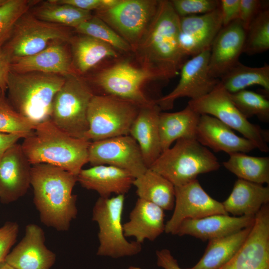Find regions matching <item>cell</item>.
<instances>
[{"label": "cell", "instance_id": "cell-41", "mask_svg": "<svg viewBox=\"0 0 269 269\" xmlns=\"http://www.w3.org/2000/svg\"><path fill=\"white\" fill-rule=\"evenodd\" d=\"M268 7L267 1L260 0H240L238 20L246 31L255 18Z\"/></svg>", "mask_w": 269, "mask_h": 269}, {"label": "cell", "instance_id": "cell-36", "mask_svg": "<svg viewBox=\"0 0 269 269\" xmlns=\"http://www.w3.org/2000/svg\"><path fill=\"white\" fill-rule=\"evenodd\" d=\"M264 8L248 28L243 52L253 55L269 49V9Z\"/></svg>", "mask_w": 269, "mask_h": 269}, {"label": "cell", "instance_id": "cell-45", "mask_svg": "<svg viewBox=\"0 0 269 269\" xmlns=\"http://www.w3.org/2000/svg\"><path fill=\"white\" fill-rule=\"evenodd\" d=\"M59 3L67 4L77 8L91 11L100 10L102 0H54Z\"/></svg>", "mask_w": 269, "mask_h": 269}, {"label": "cell", "instance_id": "cell-40", "mask_svg": "<svg viewBox=\"0 0 269 269\" xmlns=\"http://www.w3.org/2000/svg\"><path fill=\"white\" fill-rule=\"evenodd\" d=\"M172 7L180 17L200 15L211 12L220 6L218 0H171Z\"/></svg>", "mask_w": 269, "mask_h": 269}, {"label": "cell", "instance_id": "cell-51", "mask_svg": "<svg viewBox=\"0 0 269 269\" xmlns=\"http://www.w3.org/2000/svg\"><path fill=\"white\" fill-rule=\"evenodd\" d=\"M2 93H3L2 92V90H1V89L0 88V96ZM4 94H5V93H4Z\"/></svg>", "mask_w": 269, "mask_h": 269}, {"label": "cell", "instance_id": "cell-49", "mask_svg": "<svg viewBox=\"0 0 269 269\" xmlns=\"http://www.w3.org/2000/svg\"><path fill=\"white\" fill-rule=\"evenodd\" d=\"M7 0H0V6L4 4Z\"/></svg>", "mask_w": 269, "mask_h": 269}, {"label": "cell", "instance_id": "cell-43", "mask_svg": "<svg viewBox=\"0 0 269 269\" xmlns=\"http://www.w3.org/2000/svg\"><path fill=\"white\" fill-rule=\"evenodd\" d=\"M240 0H221L220 8L223 27L239 19Z\"/></svg>", "mask_w": 269, "mask_h": 269}, {"label": "cell", "instance_id": "cell-6", "mask_svg": "<svg viewBox=\"0 0 269 269\" xmlns=\"http://www.w3.org/2000/svg\"><path fill=\"white\" fill-rule=\"evenodd\" d=\"M95 93L79 75L65 76L53 100L50 120L58 129L77 138H84L88 130L87 111Z\"/></svg>", "mask_w": 269, "mask_h": 269}, {"label": "cell", "instance_id": "cell-7", "mask_svg": "<svg viewBox=\"0 0 269 269\" xmlns=\"http://www.w3.org/2000/svg\"><path fill=\"white\" fill-rule=\"evenodd\" d=\"M141 106L115 96L95 94L88 108L89 129L84 138L90 141L129 135Z\"/></svg>", "mask_w": 269, "mask_h": 269}, {"label": "cell", "instance_id": "cell-39", "mask_svg": "<svg viewBox=\"0 0 269 269\" xmlns=\"http://www.w3.org/2000/svg\"><path fill=\"white\" fill-rule=\"evenodd\" d=\"M38 1L7 0L0 6V48L9 38L17 20Z\"/></svg>", "mask_w": 269, "mask_h": 269}, {"label": "cell", "instance_id": "cell-25", "mask_svg": "<svg viewBox=\"0 0 269 269\" xmlns=\"http://www.w3.org/2000/svg\"><path fill=\"white\" fill-rule=\"evenodd\" d=\"M161 111L155 102L141 106L129 132V135L137 143L147 168L162 152L158 128Z\"/></svg>", "mask_w": 269, "mask_h": 269}, {"label": "cell", "instance_id": "cell-37", "mask_svg": "<svg viewBox=\"0 0 269 269\" xmlns=\"http://www.w3.org/2000/svg\"><path fill=\"white\" fill-rule=\"evenodd\" d=\"M229 94L234 105L246 119L256 116L263 122H269V101L266 96L246 89Z\"/></svg>", "mask_w": 269, "mask_h": 269}, {"label": "cell", "instance_id": "cell-5", "mask_svg": "<svg viewBox=\"0 0 269 269\" xmlns=\"http://www.w3.org/2000/svg\"><path fill=\"white\" fill-rule=\"evenodd\" d=\"M220 167L216 156L196 139L181 138L162 152L148 168L176 187L196 179L199 174L216 171Z\"/></svg>", "mask_w": 269, "mask_h": 269}, {"label": "cell", "instance_id": "cell-47", "mask_svg": "<svg viewBox=\"0 0 269 269\" xmlns=\"http://www.w3.org/2000/svg\"><path fill=\"white\" fill-rule=\"evenodd\" d=\"M21 138L23 137L18 134L0 133V159L6 150Z\"/></svg>", "mask_w": 269, "mask_h": 269}, {"label": "cell", "instance_id": "cell-15", "mask_svg": "<svg viewBox=\"0 0 269 269\" xmlns=\"http://www.w3.org/2000/svg\"><path fill=\"white\" fill-rule=\"evenodd\" d=\"M174 188V211L165 223L166 233L175 235L179 225L186 219H197L215 214H228L222 202L210 196L197 179Z\"/></svg>", "mask_w": 269, "mask_h": 269}, {"label": "cell", "instance_id": "cell-12", "mask_svg": "<svg viewBox=\"0 0 269 269\" xmlns=\"http://www.w3.org/2000/svg\"><path fill=\"white\" fill-rule=\"evenodd\" d=\"M157 0H121L115 6L96 11L97 16L122 37L132 51L140 41L157 8Z\"/></svg>", "mask_w": 269, "mask_h": 269}, {"label": "cell", "instance_id": "cell-48", "mask_svg": "<svg viewBox=\"0 0 269 269\" xmlns=\"http://www.w3.org/2000/svg\"><path fill=\"white\" fill-rule=\"evenodd\" d=\"M0 269H16L12 267L4 261H2L0 263Z\"/></svg>", "mask_w": 269, "mask_h": 269}, {"label": "cell", "instance_id": "cell-27", "mask_svg": "<svg viewBox=\"0 0 269 269\" xmlns=\"http://www.w3.org/2000/svg\"><path fill=\"white\" fill-rule=\"evenodd\" d=\"M269 202V187L238 179L229 197L222 204L234 216H255Z\"/></svg>", "mask_w": 269, "mask_h": 269}, {"label": "cell", "instance_id": "cell-46", "mask_svg": "<svg viewBox=\"0 0 269 269\" xmlns=\"http://www.w3.org/2000/svg\"><path fill=\"white\" fill-rule=\"evenodd\" d=\"M10 60L2 48H0V88L3 93L7 91V79L10 71Z\"/></svg>", "mask_w": 269, "mask_h": 269}, {"label": "cell", "instance_id": "cell-50", "mask_svg": "<svg viewBox=\"0 0 269 269\" xmlns=\"http://www.w3.org/2000/svg\"><path fill=\"white\" fill-rule=\"evenodd\" d=\"M128 269H141L140 268L138 267H130Z\"/></svg>", "mask_w": 269, "mask_h": 269}, {"label": "cell", "instance_id": "cell-19", "mask_svg": "<svg viewBox=\"0 0 269 269\" xmlns=\"http://www.w3.org/2000/svg\"><path fill=\"white\" fill-rule=\"evenodd\" d=\"M246 33L239 20L221 28L210 50L208 72L211 77L219 79L239 62Z\"/></svg>", "mask_w": 269, "mask_h": 269}, {"label": "cell", "instance_id": "cell-2", "mask_svg": "<svg viewBox=\"0 0 269 269\" xmlns=\"http://www.w3.org/2000/svg\"><path fill=\"white\" fill-rule=\"evenodd\" d=\"M77 176L46 163L31 165L30 185L40 220L49 227L66 231L77 215V196L73 194Z\"/></svg>", "mask_w": 269, "mask_h": 269}, {"label": "cell", "instance_id": "cell-16", "mask_svg": "<svg viewBox=\"0 0 269 269\" xmlns=\"http://www.w3.org/2000/svg\"><path fill=\"white\" fill-rule=\"evenodd\" d=\"M219 269H269V205L255 216L250 232L233 257Z\"/></svg>", "mask_w": 269, "mask_h": 269}, {"label": "cell", "instance_id": "cell-32", "mask_svg": "<svg viewBox=\"0 0 269 269\" xmlns=\"http://www.w3.org/2000/svg\"><path fill=\"white\" fill-rule=\"evenodd\" d=\"M220 83L230 94L245 90L254 85L261 86L269 94V65L252 67L239 62L220 79Z\"/></svg>", "mask_w": 269, "mask_h": 269}, {"label": "cell", "instance_id": "cell-34", "mask_svg": "<svg viewBox=\"0 0 269 269\" xmlns=\"http://www.w3.org/2000/svg\"><path fill=\"white\" fill-rule=\"evenodd\" d=\"M36 18L46 22L75 28L93 16L91 11L49 0L37 6L32 12Z\"/></svg>", "mask_w": 269, "mask_h": 269}, {"label": "cell", "instance_id": "cell-22", "mask_svg": "<svg viewBox=\"0 0 269 269\" xmlns=\"http://www.w3.org/2000/svg\"><path fill=\"white\" fill-rule=\"evenodd\" d=\"M233 130L217 118L203 114L200 115L196 139L215 152L224 151L229 154L246 153L256 148L252 141L238 136Z\"/></svg>", "mask_w": 269, "mask_h": 269}, {"label": "cell", "instance_id": "cell-18", "mask_svg": "<svg viewBox=\"0 0 269 269\" xmlns=\"http://www.w3.org/2000/svg\"><path fill=\"white\" fill-rule=\"evenodd\" d=\"M31 165L21 145L8 148L0 159V201L9 204L24 195L30 185Z\"/></svg>", "mask_w": 269, "mask_h": 269}, {"label": "cell", "instance_id": "cell-4", "mask_svg": "<svg viewBox=\"0 0 269 269\" xmlns=\"http://www.w3.org/2000/svg\"><path fill=\"white\" fill-rule=\"evenodd\" d=\"M65 80L58 74L10 70L7 98L16 111L38 125L49 119L53 99Z\"/></svg>", "mask_w": 269, "mask_h": 269}, {"label": "cell", "instance_id": "cell-38", "mask_svg": "<svg viewBox=\"0 0 269 269\" xmlns=\"http://www.w3.org/2000/svg\"><path fill=\"white\" fill-rule=\"evenodd\" d=\"M37 125L16 111L5 94L0 96V133L18 134L24 138L32 134Z\"/></svg>", "mask_w": 269, "mask_h": 269}, {"label": "cell", "instance_id": "cell-30", "mask_svg": "<svg viewBox=\"0 0 269 269\" xmlns=\"http://www.w3.org/2000/svg\"><path fill=\"white\" fill-rule=\"evenodd\" d=\"M252 226L231 234L209 240L199 262L192 268L187 269H220L236 254L245 241Z\"/></svg>", "mask_w": 269, "mask_h": 269}, {"label": "cell", "instance_id": "cell-8", "mask_svg": "<svg viewBox=\"0 0 269 269\" xmlns=\"http://www.w3.org/2000/svg\"><path fill=\"white\" fill-rule=\"evenodd\" d=\"M124 203L125 195L100 197L96 202L92 220L99 227L97 255L119 258L135 255L141 251V244L129 242L125 236L122 223Z\"/></svg>", "mask_w": 269, "mask_h": 269}, {"label": "cell", "instance_id": "cell-1", "mask_svg": "<svg viewBox=\"0 0 269 269\" xmlns=\"http://www.w3.org/2000/svg\"><path fill=\"white\" fill-rule=\"evenodd\" d=\"M179 21L170 1L159 0L152 20L132 51L138 66L157 81L176 76L186 61L179 44Z\"/></svg>", "mask_w": 269, "mask_h": 269}, {"label": "cell", "instance_id": "cell-13", "mask_svg": "<svg viewBox=\"0 0 269 269\" xmlns=\"http://www.w3.org/2000/svg\"><path fill=\"white\" fill-rule=\"evenodd\" d=\"M88 162L92 166L109 165L124 169L134 178L147 169L139 146L130 135L91 141Z\"/></svg>", "mask_w": 269, "mask_h": 269}, {"label": "cell", "instance_id": "cell-24", "mask_svg": "<svg viewBox=\"0 0 269 269\" xmlns=\"http://www.w3.org/2000/svg\"><path fill=\"white\" fill-rule=\"evenodd\" d=\"M77 179L83 187L96 191L101 197L108 198L112 194L127 193L133 185L134 177L120 168L99 165L82 169Z\"/></svg>", "mask_w": 269, "mask_h": 269}, {"label": "cell", "instance_id": "cell-17", "mask_svg": "<svg viewBox=\"0 0 269 269\" xmlns=\"http://www.w3.org/2000/svg\"><path fill=\"white\" fill-rule=\"evenodd\" d=\"M222 27L220 6L208 13L180 17L179 40L182 52L192 57L210 49Z\"/></svg>", "mask_w": 269, "mask_h": 269}, {"label": "cell", "instance_id": "cell-23", "mask_svg": "<svg viewBox=\"0 0 269 269\" xmlns=\"http://www.w3.org/2000/svg\"><path fill=\"white\" fill-rule=\"evenodd\" d=\"M255 216H230L215 214L197 219H186L179 225L175 235H188L202 241L222 237L253 225Z\"/></svg>", "mask_w": 269, "mask_h": 269}, {"label": "cell", "instance_id": "cell-11", "mask_svg": "<svg viewBox=\"0 0 269 269\" xmlns=\"http://www.w3.org/2000/svg\"><path fill=\"white\" fill-rule=\"evenodd\" d=\"M93 83L101 93L133 102L140 106L155 103L142 91L147 81H157L154 77L130 59H119L97 72Z\"/></svg>", "mask_w": 269, "mask_h": 269}, {"label": "cell", "instance_id": "cell-9", "mask_svg": "<svg viewBox=\"0 0 269 269\" xmlns=\"http://www.w3.org/2000/svg\"><path fill=\"white\" fill-rule=\"evenodd\" d=\"M69 27L38 19L29 11L16 22L2 49L10 62L35 54L57 42H69Z\"/></svg>", "mask_w": 269, "mask_h": 269}, {"label": "cell", "instance_id": "cell-28", "mask_svg": "<svg viewBox=\"0 0 269 269\" xmlns=\"http://www.w3.org/2000/svg\"><path fill=\"white\" fill-rule=\"evenodd\" d=\"M71 45L72 64L76 74H84L105 60L118 59L120 53L110 45L93 37L72 36Z\"/></svg>", "mask_w": 269, "mask_h": 269}, {"label": "cell", "instance_id": "cell-44", "mask_svg": "<svg viewBox=\"0 0 269 269\" xmlns=\"http://www.w3.org/2000/svg\"><path fill=\"white\" fill-rule=\"evenodd\" d=\"M156 256L157 265L159 267L163 269H182L169 250L163 249L157 250Z\"/></svg>", "mask_w": 269, "mask_h": 269}, {"label": "cell", "instance_id": "cell-3", "mask_svg": "<svg viewBox=\"0 0 269 269\" xmlns=\"http://www.w3.org/2000/svg\"><path fill=\"white\" fill-rule=\"evenodd\" d=\"M90 142L68 134L49 119L38 124L21 145L31 165L51 164L77 176L88 162Z\"/></svg>", "mask_w": 269, "mask_h": 269}, {"label": "cell", "instance_id": "cell-35", "mask_svg": "<svg viewBox=\"0 0 269 269\" xmlns=\"http://www.w3.org/2000/svg\"><path fill=\"white\" fill-rule=\"evenodd\" d=\"M80 34L87 35L103 41L119 52H132L130 44L104 21L96 15L74 28Z\"/></svg>", "mask_w": 269, "mask_h": 269}, {"label": "cell", "instance_id": "cell-29", "mask_svg": "<svg viewBox=\"0 0 269 269\" xmlns=\"http://www.w3.org/2000/svg\"><path fill=\"white\" fill-rule=\"evenodd\" d=\"M200 115L188 105L178 112H160L158 128L162 152L179 139H196Z\"/></svg>", "mask_w": 269, "mask_h": 269}, {"label": "cell", "instance_id": "cell-20", "mask_svg": "<svg viewBox=\"0 0 269 269\" xmlns=\"http://www.w3.org/2000/svg\"><path fill=\"white\" fill-rule=\"evenodd\" d=\"M44 243L43 230L36 224H28L23 238L4 261L16 269H50L56 255Z\"/></svg>", "mask_w": 269, "mask_h": 269}, {"label": "cell", "instance_id": "cell-10", "mask_svg": "<svg viewBox=\"0 0 269 269\" xmlns=\"http://www.w3.org/2000/svg\"><path fill=\"white\" fill-rule=\"evenodd\" d=\"M187 105L200 115L212 116L241 133L262 152L269 151V131L252 124L242 114L220 81L209 93L197 100H189Z\"/></svg>", "mask_w": 269, "mask_h": 269}, {"label": "cell", "instance_id": "cell-26", "mask_svg": "<svg viewBox=\"0 0 269 269\" xmlns=\"http://www.w3.org/2000/svg\"><path fill=\"white\" fill-rule=\"evenodd\" d=\"M164 210L156 205L138 198L123 224L126 237H133L141 244L144 240L154 241L165 231Z\"/></svg>", "mask_w": 269, "mask_h": 269}, {"label": "cell", "instance_id": "cell-14", "mask_svg": "<svg viewBox=\"0 0 269 269\" xmlns=\"http://www.w3.org/2000/svg\"><path fill=\"white\" fill-rule=\"evenodd\" d=\"M210 50L192 56L184 62L175 88L169 94L155 100L161 110L172 109L174 102L180 98L188 97L191 100L199 99L218 84L220 80L211 77L208 72Z\"/></svg>", "mask_w": 269, "mask_h": 269}, {"label": "cell", "instance_id": "cell-31", "mask_svg": "<svg viewBox=\"0 0 269 269\" xmlns=\"http://www.w3.org/2000/svg\"><path fill=\"white\" fill-rule=\"evenodd\" d=\"M138 198L152 203L164 210H171L175 202L174 186L163 176L147 168L140 176L134 178Z\"/></svg>", "mask_w": 269, "mask_h": 269}, {"label": "cell", "instance_id": "cell-33", "mask_svg": "<svg viewBox=\"0 0 269 269\" xmlns=\"http://www.w3.org/2000/svg\"><path fill=\"white\" fill-rule=\"evenodd\" d=\"M223 162L228 170L239 179L260 184L269 183V157L253 156L236 152Z\"/></svg>", "mask_w": 269, "mask_h": 269}, {"label": "cell", "instance_id": "cell-21", "mask_svg": "<svg viewBox=\"0 0 269 269\" xmlns=\"http://www.w3.org/2000/svg\"><path fill=\"white\" fill-rule=\"evenodd\" d=\"M68 42H57L35 54L11 62L10 70L17 73L37 72L66 76L76 74Z\"/></svg>", "mask_w": 269, "mask_h": 269}, {"label": "cell", "instance_id": "cell-42", "mask_svg": "<svg viewBox=\"0 0 269 269\" xmlns=\"http://www.w3.org/2000/svg\"><path fill=\"white\" fill-rule=\"evenodd\" d=\"M18 231V225L13 222H7L0 228V263L4 260L16 242Z\"/></svg>", "mask_w": 269, "mask_h": 269}]
</instances>
